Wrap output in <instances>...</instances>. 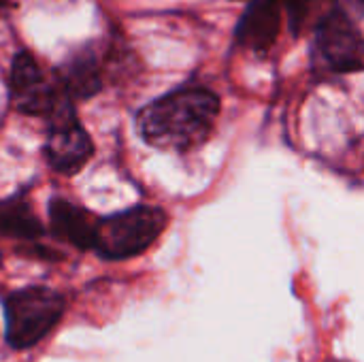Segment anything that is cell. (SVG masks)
Wrapping results in <instances>:
<instances>
[{
	"mask_svg": "<svg viewBox=\"0 0 364 362\" xmlns=\"http://www.w3.org/2000/svg\"><path fill=\"white\" fill-rule=\"evenodd\" d=\"M220 96L205 85H181L136 113L141 139L164 151H190L203 145L220 117Z\"/></svg>",
	"mask_w": 364,
	"mask_h": 362,
	"instance_id": "obj_1",
	"label": "cell"
},
{
	"mask_svg": "<svg viewBox=\"0 0 364 362\" xmlns=\"http://www.w3.org/2000/svg\"><path fill=\"white\" fill-rule=\"evenodd\" d=\"M168 215L162 207L136 205L107 215L96 224L94 250L107 260H126L143 254L164 233Z\"/></svg>",
	"mask_w": 364,
	"mask_h": 362,
	"instance_id": "obj_2",
	"label": "cell"
},
{
	"mask_svg": "<svg viewBox=\"0 0 364 362\" xmlns=\"http://www.w3.org/2000/svg\"><path fill=\"white\" fill-rule=\"evenodd\" d=\"M66 309V301L55 290L32 286L21 288L6 297V341L15 350L36 346L60 322Z\"/></svg>",
	"mask_w": 364,
	"mask_h": 362,
	"instance_id": "obj_3",
	"label": "cell"
},
{
	"mask_svg": "<svg viewBox=\"0 0 364 362\" xmlns=\"http://www.w3.org/2000/svg\"><path fill=\"white\" fill-rule=\"evenodd\" d=\"M311 60L318 73L346 75L364 70L363 32L341 6H333L318 19L314 28Z\"/></svg>",
	"mask_w": 364,
	"mask_h": 362,
	"instance_id": "obj_4",
	"label": "cell"
},
{
	"mask_svg": "<svg viewBox=\"0 0 364 362\" xmlns=\"http://www.w3.org/2000/svg\"><path fill=\"white\" fill-rule=\"evenodd\" d=\"M47 119H49V130L45 141L47 164L62 175L79 173L92 158L94 145L90 134L77 119L73 100L62 90Z\"/></svg>",
	"mask_w": 364,
	"mask_h": 362,
	"instance_id": "obj_5",
	"label": "cell"
},
{
	"mask_svg": "<svg viewBox=\"0 0 364 362\" xmlns=\"http://www.w3.org/2000/svg\"><path fill=\"white\" fill-rule=\"evenodd\" d=\"M9 92L15 111L36 117H47L60 96V90L47 83L36 60L28 51L15 53L11 62Z\"/></svg>",
	"mask_w": 364,
	"mask_h": 362,
	"instance_id": "obj_6",
	"label": "cell"
},
{
	"mask_svg": "<svg viewBox=\"0 0 364 362\" xmlns=\"http://www.w3.org/2000/svg\"><path fill=\"white\" fill-rule=\"evenodd\" d=\"M284 0H252L237 26V43L254 53H267L282 28Z\"/></svg>",
	"mask_w": 364,
	"mask_h": 362,
	"instance_id": "obj_7",
	"label": "cell"
},
{
	"mask_svg": "<svg viewBox=\"0 0 364 362\" xmlns=\"http://www.w3.org/2000/svg\"><path fill=\"white\" fill-rule=\"evenodd\" d=\"M47 213H49V228L58 239L75 245L77 250H94L98 222L92 220V215L83 207L66 198H51Z\"/></svg>",
	"mask_w": 364,
	"mask_h": 362,
	"instance_id": "obj_8",
	"label": "cell"
},
{
	"mask_svg": "<svg viewBox=\"0 0 364 362\" xmlns=\"http://www.w3.org/2000/svg\"><path fill=\"white\" fill-rule=\"evenodd\" d=\"M58 87L70 100H87L102 87L98 60L92 51H77L55 68Z\"/></svg>",
	"mask_w": 364,
	"mask_h": 362,
	"instance_id": "obj_9",
	"label": "cell"
},
{
	"mask_svg": "<svg viewBox=\"0 0 364 362\" xmlns=\"http://www.w3.org/2000/svg\"><path fill=\"white\" fill-rule=\"evenodd\" d=\"M0 233L13 239L34 241L45 230L38 218L34 215L30 203H26L19 196L0 201Z\"/></svg>",
	"mask_w": 364,
	"mask_h": 362,
	"instance_id": "obj_10",
	"label": "cell"
},
{
	"mask_svg": "<svg viewBox=\"0 0 364 362\" xmlns=\"http://www.w3.org/2000/svg\"><path fill=\"white\" fill-rule=\"evenodd\" d=\"M314 0H284V9L288 11L290 23H292V32H299L303 21L307 19L309 6Z\"/></svg>",
	"mask_w": 364,
	"mask_h": 362,
	"instance_id": "obj_11",
	"label": "cell"
},
{
	"mask_svg": "<svg viewBox=\"0 0 364 362\" xmlns=\"http://www.w3.org/2000/svg\"><path fill=\"white\" fill-rule=\"evenodd\" d=\"M6 4H9V0H0V11H2V9H4Z\"/></svg>",
	"mask_w": 364,
	"mask_h": 362,
	"instance_id": "obj_12",
	"label": "cell"
},
{
	"mask_svg": "<svg viewBox=\"0 0 364 362\" xmlns=\"http://www.w3.org/2000/svg\"><path fill=\"white\" fill-rule=\"evenodd\" d=\"M363 2H364V0H363Z\"/></svg>",
	"mask_w": 364,
	"mask_h": 362,
	"instance_id": "obj_13",
	"label": "cell"
}]
</instances>
